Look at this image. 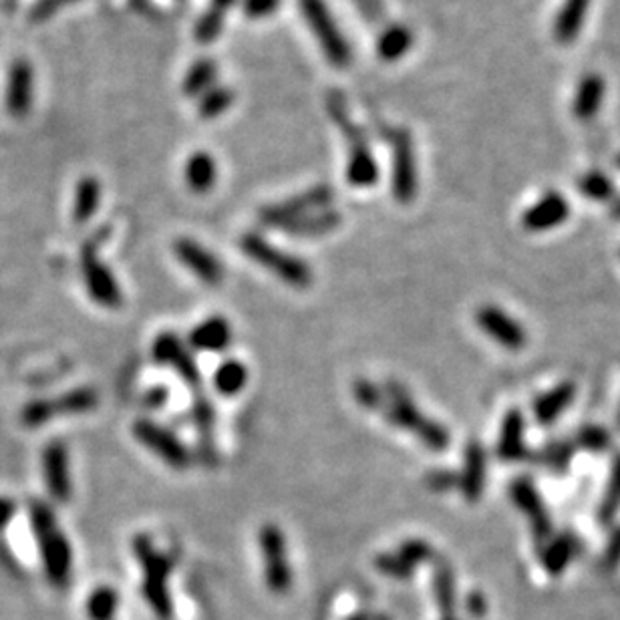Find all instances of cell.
I'll list each match as a JSON object with an SVG mask.
<instances>
[{"label":"cell","mask_w":620,"mask_h":620,"mask_svg":"<svg viewBox=\"0 0 620 620\" xmlns=\"http://www.w3.org/2000/svg\"><path fill=\"white\" fill-rule=\"evenodd\" d=\"M383 417L387 419L391 425L405 429L409 434L415 435L423 445L431 451H445L449 447V431L441 425L439 421L427 417L425 413H421L415 405V401L411 399L409 391L403 387L397 381H389L383 387V399L379 409Z\"/></svg>","instance_id":"cell-1"},{"label":"cell","mask_w":620,"mask_h":620,"mask_svg":"<svg viewBox=\"0 0 620 620\" xmlns=\"http://www.w3.org/2000/svg\"><path fill=\"white\" fill-rule=\"evenodd\" d=\"M31 525L41 548V558L46 576L56 588H65L71 580L73 552L71 544L65 538L53 510L43 502L31 504Z\"/></svg>","instance_id":"cell-2"},{"label":"cell","mask_w":620,"mask_h":620,"mask_svg":"<svg viewBox=\"0 0 620 620\" xmlns=\"http://www.w3.org/2000/svg\"><path fill=\"white\" fill-rule=\"evenodd\" d=\"M240 248L250 260L278 276L285 285L293 288H306L313 285V270L303 258L276 248L265 236L248 232L240 238Z\"/></svg>","instance_id":"cell-3"},{"label":"cell","mask_w":620,"mask_h":620,"mask_svg":"<svg viewBox=\"0 0 620 620\" xmlns=\"http://www.w3.org/2000/svg\"><path fill=\"white\" fill-rule=\"evenodd\" d=\"M135 556L144 568V595L147 605L162 618L172 615V598L167 592V578L172 572V560L167 554L155 550L147 535H137L134 540Z\"/></svg>","instance_id":"cell-4"},{"label":"cell","mask_w":620,"mask_h":620,"mask_svg":"<svg viewBox=\"0 0 620 620\" xmlns=\"http://www.w3.org/2000/svg\"><path fill=\"white\" fill-rule=\"evenodd\" d=\"M300 11H303L305 21L316 36L318 45H321L326 61L338 69L349 67L353 61V49L325 0H300Z\"/></svg>","instance_id":"cell-5"},{"label":"cell","mask_w":620,"mask_h":620,"mask_svg":"<svg viewBox=\"0 0 620 620\" xmlns=\"http://www.w3.org/2000/svg\"><path fill=\"white\" fill-rule=\"evenodd\" d=\"M105 238L107 230H103V234H97L95 238L85 244L81 250V270L91 298L105 308H119L124 303V295H121L115 276L99 258V242Z\"/></svg>","instance_id":"cell-6"},{"label":"cell","mask_w":620,"mask_h":620,"mask_svg":"<svg viewBox=\"0 0 620 620\" xmlns=\"http://www.w3.org/2000/svg\"><path fill=\"white\" fill-rule=\"evenodd\" d=\"M258 546L265 560V580L270 592L286 595L293 586V572L286 556L285 534L275 524L262 525L258 532Z\"/></svg>","instance_id":"cell-7"},{"label":"cell","mask_w":620,"mask_h":620,"mask_svg":"<svg viewBox=\"0 0 620 620\" xmlns=\"http://www.w3.org/2000/svg\"><path fill=\"white\" fill-rule=\"evenodd\" d=\"M97 393L87 387L65 393L59 399H36L23 409L21 419L26 427H41L46 421L59 415H79L97 407Z\"/></svg>","instance_id":"cell-8"},{"label":"cell","mask_w":620,"mask_h":620,"mask_svg":"<svg viewBox=\"0 0 620 620\" xmlns=\"http://www.w3.org/2000/svg\"><path fill=\"white\" fill-rule=\"evenodd\" d=\"M335 192L328 185H316L313 190H306L296 197H290V200L282 204H272L266 205L265 210H260V224L270 225V228H282L285 230L286 225L293 222L305 218V215L326 210L328 204L333 202Z\"/></svg>","instance_id":"cell-9"},{"label":"cell","mask_w":620,"mask_h":620,"mask_svg":"<svg viewBox=\"0 0 620 620\" xmlns=\"http://www.w3.org/2000/svg\"><path fill=\"white\" fill-rule=\"evenodd\" d=\"M134 435L141 445H145L149 451H154L155 455H159L162 462L167 465H172L175 469H185L190 467L194 462V457L190 454L182 439L177 437L172 431L159 425L155 421L149 419H139L134 425Z\"/></svg>","instance_id":"cell-10"},{"label":"cell","mask_w":620,"mask_h":620,"mask_svg":"<svg viewBox=\"0 0 620 620\" xmlns=\"http://www.w3.org/2000/svg\"><path fill=\"white\" fill-rule=\"evenodd\" d=\"M393 195L399 204H411L417 194V164L409 131H393Z\"/></svg>","instance_id":"cell-11"},{"label":"cell","mask_w":620,"mask_h":620,"mask_svg":"<svg viewBox=\"0 0 620 620\" xmlns=\"http://www.w3.org/2000/svg\"><path fill=\"white\" fill-rule=\"evenodd\" d=\"M510 497L514 505L518 507L525 518H528L532 532H534V538L538 540L540 546H544V544L552 538V522H550V514L546 510V504H544L542 500L538 487H535L530 479L520 477V479H515V482H512Z\"/></svg>","instance_id":"cell-12"},{"label":"cell","mask_w":620,"mask_h":620,"mask_svg":"<svg viewBox=\"0 0 620 620\" xmlns=\"http://www.w3.org/2000/svg\"><path fill=\"white\" fill-rule=\"evenodd\" d=\"M475 323L482 331L505 351H522L528 341L524 326L500 306L484 305L477 308Z\"/></svg>","instance_id":"cell-13"},{"label":"cell","mask_w":620,"mask_h":620,"mask_svg":"<svg viewBox=\"0 0 620 620\" xmlns=\"http://www.w3.org/2000/svg\"><path fill=\"white\" fill-rule=\"evenodd\" d=\"M152 355L157 365L172 366V369L180 375L184 383L190 385L192 389L202 387L200 369H197L195 361L192 359L190 351L185 349V345L180 341V336L174 333H162L154 343Z\"/></svg>","instance_id":"cell-14"},{"label":"cell","mask_w":620,"mask_h":620,"mask_svg":"<svg viewBox=\"0 0 620 620\" xmlns=\"http://www.w3.org/2000/svg\"><path fill=\"white\" fill-rule=\"evenodd\" d=\"M43 475L46 490H49L53 500L65 504L73 495V482H71V462L69 451L63 441H51L43 451Z\"/></svg>","instance_id":"cell-15"},{"label":"cell","mask_w":620,"mask_h":620,"mask_svg":"<svg viewBox=\"0 0 620 620\" xmlns=\"http://www.w3.org/2000/svg\"><path fill=\"white\" fill-rule=\"evenodd\" d=\"M175 258L182 262V266L192 272L195 278H200L204 285L220 286L224 280V266L222 262L214 256L212 252L205 250L202 244L190 238H180L174 244Z\"/></svg>","instance_id":"cell-16"},{"label":"cell","mask_w":620,"mask_h":620,"mask_svg":"<svg viewBox=\"0 0 620 620\" xmlns=\"http://www.w3.org/2000/svg\"><path fill=\"white\" fill-rule=\"evenodd\" d=\"M568 215L570 205L566 202V197L558 192H548L525 210L522 225L528 232H546L566 222Z\"/></svg>","instance_id":"cell-17"},{"label":"cell","mask_w":620,"mask_h":620,"mask_svg":"<svg viewBox=\"0 0 620 620\" xmlns=\"http://www.w3.org/2000/svg\"><path fill=\"white\" fill-rule=\"evenodd\" d=\"M33 103V67L25 59H16L8 71L6 109L15 117H25Z\"/></svg>","instance_id":"cell-18"},{"label":"cell","mask_w":620,"mask_h":620,"mask_svg":"<svg viewBox=\"0 0 620 620\" xmlns=\"http://www.w3.org/2000/svg\"><path fill=\"white\" fill-rule=\"evenodd\" d=\"M495 449L497 457L505 464L520 462L525 457V419L520 409H510L502 417Z\"/></svg>","instance_id":"cell-19"},{"label":"cell","mask_w":620,"mask_h":620,"mask_svg":"<svg viewBox=\"0 0 620 620\" xmlns=\"http://www.w3.org/2000/svg\"><path fill=\"white\" fill-rule=\"evenodd\" d=\"M459 490L467 502H477L485 487V449L479 441H469L459 474Z\"/></svg>","instance_id":"cell-20"},{"label":"cell","mask_w":620,"mask_h":620,"mask_svg":"<svg viewBox=\"0 0 620 620\" xmlns=\"http://www.w3.org/2000/svg\"><path fill=\"white\" fill-rule=\"evenodd\" d=\"M232 343V325L224 316H210L192 328L190 346L204 353H222Z\"/></svg>","instance_id":"cell-21"},{"label":"cell","mask_w":620,"mask_h":620,"mask_svg":"<svg viewBox=\"0 0 620 620\" xmlns=\"http://www.w3.org/2000/svg\"><path fill=\"white\" fill-rule=\"evenodd\" d=\"M575 397H576L575 383L566 381L556 385V387L540 395V397L534 401L532 405L534 419L538 421L540 425H550V423L560 419L562 413L575 403Z\"/></svg>","instance_id":"cell-22"},{"label":"cell","mask_w":620,"mask_h":620,"mask_svg":"<svg viewBox=\"0 0 620 620\" xmlns=\"http://www.w3.org/2000/svg\"><path fill=\"white\" fill-rule=\"evenodd\" d=\"M346 180L353 187H359V190L373 187L379 180L377 159L369 152V145H366L365 139L351 145L349 164H346Z\"/></svg>","instance_id":"cell-23"},{"label":"cell","mask_w":620,"mask_h":620,"mask_svg":"<svg viewBox=\"0 0 620 620\" xmlns=\"http://www.w3.org/2000/svg\"><path fill=\"white\" fill-rule=\"evenodd\" d=\"M576 538L572 534H558L542 546V566L546 568L550 576H560L564 570L568 568L572 558L576 556Z\"/></svg>","instance_id":"cell-24"},{"label":"cell","mask_w":620,"mask_h":620,"mask_svg":"<svg viewBox=\"0 0 620 620\" xmlns=\"http://www.w3.org/2000/svg\"><path fill=\"white\" fill-rule=\"evenodd\" d=\"M588 6L590 0H564L556 16V25H554V35L562 45H570L576 39L582 25H585Z\"/></svg>","instance_id":"cell-25"},{"label":"cell","mask_w":620,"mask_h":620,"mask_svg":"<svg viewBox=\"0 0 620 620\" xmlns=\"http://www.w3.org/2000/svg\"><path fill=\"white\" fill-rule=\"evenodd\" d=\"M215 180H218V165H215V159L210 154L197 152L187 159L185 182L194 194H208Z\"/></svg>","instance_id":"cell-26"},{"label":"cell","mask_w":620,"mask_h":620,"mask_svg":"<svg viewBox=\"0 0 620 620\" xmlns=\"http://www.w3.org/2000/svg\"><path fill=\"white\" fill-rule=\"evenodd\" d=\"M338 224H341V215H338V212L326 208V210H318V212L305 215V218H300L290 225H286L285 230L288 236L315 238V236H323V234L335 230Z\"/></svg>","instance_id":"cell-27"},{"label":"cell","mask_w":620,"mask_h":620,"mask_svg":"<svg viewBox=\"0 0 620 620\" xmlns=\"http://www.w3.org/2000/svg\"><path fill=\"white\" fill-rule=\"evenodd\" d=\"M605 97V81L598 75H586L580 81L576 97H575V113L582 121L592 119L598 113L600 105H603Z\"/></svg>","instance_id":"cell-28"},{"label":"cell","mask_w":620,"mask_h":620,"mask_svg":"<svg viewBox=\"0 0 620 620\" xmlns=\"http://www.w3.org/2000/svg\"><path fill=\"white\" fill-rule=\"evenodd\" d=\"M413 46V33L405 25H391L385 28L377 41V53L383 61L393 63L405 56Z\"/></svg>","instance_id":"cell-29"},{"label":"cell","mask_w":620,"mask_h":620,"mask_svg":"<svg viewBox=\"0 0 620 620\" xmlns=\"http://www.w3.org/2000/svg\"><path fill=\"white\" fill-rule=\"evenodd\" d=\"M101 197V184L97 177L85 175L79 180L77 194H75L73 218L77 224H87L95 214Z\"/></svg>","instance_id":"cell-30"},{"label":"cell","mask_w":620,"mask_h":620,"mask_svg":"<svg viewBox=\"0 0 620 620\" xmlns=\"http://www.w3.org/2000/svg\"><path fill=\"white\" fill-rule=\"evenodd\" d=\"M236 0H212V6L208 8V13H204L200 21L195 25V41L202 45H210L218 35L222 33L224 26V15L230 11Z\"/></svg>","instance_id":"cell-31"},{"label":"cell","mask_w":620,"mask_h":620,"mask_svg":"<svg viewBox=\"0 0 620 620\" xmlns=\"http://www.w3.org/2000/svg\"><path fill=\"white\" fill-rule=\"evenodd\" d=\"M215 77H218V65L210 59L195 61L184 77V83H182L184 95L187 97L204 95V93H208L214 87Z\"/></svg>","instance_id":"cell-32"},{"label":"cell","mask_w":620,"mask_h":620,"mask_svg":"<svg viewBox=\"0 0 620 620\" xmlns=\"http://www.w3.org/2000/svg\"><path fill=\"white\" fill-rule=\"evenodd\" d=\"M248 383V369L246 365L240 363L238 359H230L218 366V371L214 375V387L224 397H234L238 395Z\"/></svg>","instance_id":"cell-33"},{"label":"cell","mask_w":620,"mask_h":620,"mask_svg":"<svg viewBox=\"0 0 620 620\" xmlns=\"http://www.w3.org/2000/svg\"><path fill=\"white\" fill-rule=\"evenodd\" d=\"M119 606L117 592L111 586H99L91 592L87 600V613L91 620H113Z\"/></svg>","instance_id":"cell-34"},{"label":"cell","mask_w":620,"mask_h":620,"mask_svg":"<svg viewBox=\"0 0 620 620\" xmlns=\"http://www.w3.org/2000/svg\"><path fill=\"white\" fill-rule=\"evenodd\" d=\"M232 103H234V91L228 87H220V85H214L208 93H204L202 95L197 113H200L204 119H214L222 115V113L232 105Z\"/></svg>","instance_id":"cell-35"},{"label":"cell","mask_w":620,"mask_h":620,"mask_svg":"<svg viewBox=\"0 0 620 620\" xmlns=\"http://www.w3.org/2000/svg\"><path fill=\"white\" fill-rule=\"evenodd\" d=\"M620 510V457H616V462L613 464V472H610V479L606 485V494L600 502L598 515L600 520L608 524L615 518Z\"/></svg>","instance_id":"cell-36"},{"label":"cell","mask_w":620,"mask_h":620,"mask_svg":"<svg viewBox=\"0 0 620 620\" xmlns=\"http://www.w3.org/2000/svg\"><path fill=\"white\" fill-rule=\"evenodd\" d=\"M578 187H580V192L586 197H590L592 202H606V200H613V195H615L613 182H610L608 177L600 172L586 174L580 180Z\"/></svg>","instance_id":"cell-37"},{"label":"cell","mask_w":620,"mask_h":620,"mask_svg":"<svg viewBox=\"0 0 620 620\" xmlns=\"http://www.w3.org/2000/svg\"><path fill=\"white\" fill-rule=\"evenodd\" d=\"M435 595H437V605L444 610L445 616H451V610L455 606V588H454V576H451V570L447 566H441L435 572Z\"/></svg>","instance_id":"cell-38"},{"label":"cell","mask_w":620,"mask_h":620,"mask_svg":"<svg viewBox=\"0 0 620 620\" xmlns=\"http://www.w3.org/2000/svg\"><path fill=\"white\" fill-rule=\"evenodd\" d=\"M375 564H377L379 572L391 578H407L411 576L413 568H415L399 550L393 554H381V556L375 560Z\"/></svg>","instance_id":"cell-39"},{"label":"cell","mask_w":620,"mask_h":620,"mask_svg":"<svg viewBox=\"0 0 620 620\" xmlns=\"http://www.w3.org/2000/svg\"><path fill=\"white\" fill-rule=\"evenodd\" d=\"M353 395L359 405L366 407V409H373L377 411L381 405V399H383V389H379L377 385L366 381V379H359L355 381L353 385Z\"/></svg>","instance_id":"cell-40"},{"label":"cell","mask_w":620,"mask_h":620,"mask_svg":"<svg viewBox=\"0 0 620 620\" xmlns=\"http://www.w3.org/2000/svg\"><path fill=\"white\" fill-rule=\"evenodd\" d=\"M576 444L580 447H585L588 451H605L610 444V437L603 427L598 425H586L578 431V437H576Z\"/></svg>","instance_id":"cell-41"},{"label":"cell","mask_w":620,"mask_h":620,"mask_svg":"<svg viewBox=\"0 0 620 620\" xmlns=\"http://www.w3.org/2000/svg\"><path fill=\"white\" fill-rule=\"evenodd\" d=\"M542 462L546 464L552 469H566L570 465V459H572V445L570 444H554L548 445L546 449L542 451Z\"/></svg>","instance_id":"cell-42"},{"label":"cell","mask_w":620,"mask_h":620,"mask_svg":"<svg viewBox=\"0 0 620 620\" xmlns=\"http://www.w3.org/2000/svg\"><path fill=\"white\" fill-rule=\"evenodd\" d=\"M282 0H242V11L248 18H265L276 13Z\"/></svg>","instance_id":"cell-43"},{"label":"cell","mask_w":620,"mask_h":620,"mask_svg":"<svg viewBox=\"0 0 620 620\" xmlns=\"http://www.w3.org/2000/svg\"><path fill=\"white\" fill-rule=\"evenodd\" d=\"M71 3H77V0H39V3H36L33 8L31 18L33 21H45V18H49L51 15L59 11V8Z\"/></svg>","instance_id":"cell-44"},{"label":"cell","mask_w":620,"mask_h":620,"mask_svg":"<svg viewBox=\"0 0 620 620\" xmlns=\"http://www.w3.org/2000/svg\"><path fill=\"white\" fill-rule=\"evenodd\" d=\"M427 484L434 487L435 492H447L451 487H455V484H459V475H455L454 472H447V469H441V472H431V475L427 477Z\"/></svg>","instance_id":"cell-45"},{"label":"cell","mask_w":620,"mask_h":620,"mask_svg":"<svg viewBox=\"0 0 620 620\" xmlns=\"http://www.w3.org/2000/svg\"><path fill=\"white\" fill-rule=\"evenodd\" d=\"M356 8H359L361 15L366 18L369 23H377L383 18V6H381V0H355Z\"/></svg>","instance_id":"cell-46"},{"label":"cell","mask_w":620,"mask_h":620,"mask_svg":"<svg viewBox=\"0 0 620 620\" xmlns=\"http://www.w3.org/2000/svg\"><path fill=\"white\" fill-rule=\"evenodd\" d=\"M16 512V504L11 497H3L0 495V530L6 528L8 522L13 520V515Z\"/></svg>","instance_id":"cell-47"},{"label":"cell","mask_w":620,"mask_h":620,"mask_svg":"<svg viewBox=\"0 0 620 620\" xmlns=\"http://www.w3.org/2000/svg\"><path fill=\"white\" fill-rule=\"evenodd\" d=\"M165 401H167V389L157 387L149 393V403H152V405H162V403Z\"/></svg>","instance_id":"cell-48"},{"label":"cell","mask_w":620,"mask_h":620,"mask_svg":"<svg viewBox=\"0 0 620 620\" xmlns=\"http://www.w3.org/2000/svg\"><path fill=\"white\" fill-rule=\"evenodd\" d=\"M608 554H610V558H618L620 556V530L616 532L615 535V540L610 542V548H608Z\"/></svg>","instance_id":"cell-49"},{"label":"cell","mask_w":620,"mask_h":620,"mask_svg":"<svg viewBox=\"0 0 620 620\" xmlns=\"http://www.w3.org/2000/svg\"><path fill=\"white\" fill-rule=\"evenodd\" d=\"M610 212H613L615 218L620 220V197H616V200L613 202V210H610Z\"/></svg>","instance_id":"cell-50"},{"label":"cell","mask_w":620,"mask_h":620,"mask_svg":"<svg viewBox=\"0 0 620 620\" xmlns=\"http://www.w3.org/2000/svg\"><path fill=\"white\" fill-rule=\"evenodd\" d=\"M618 165H620V155H618Z\"/></svg>","instance_id":"cell-51"}]
</instances>
